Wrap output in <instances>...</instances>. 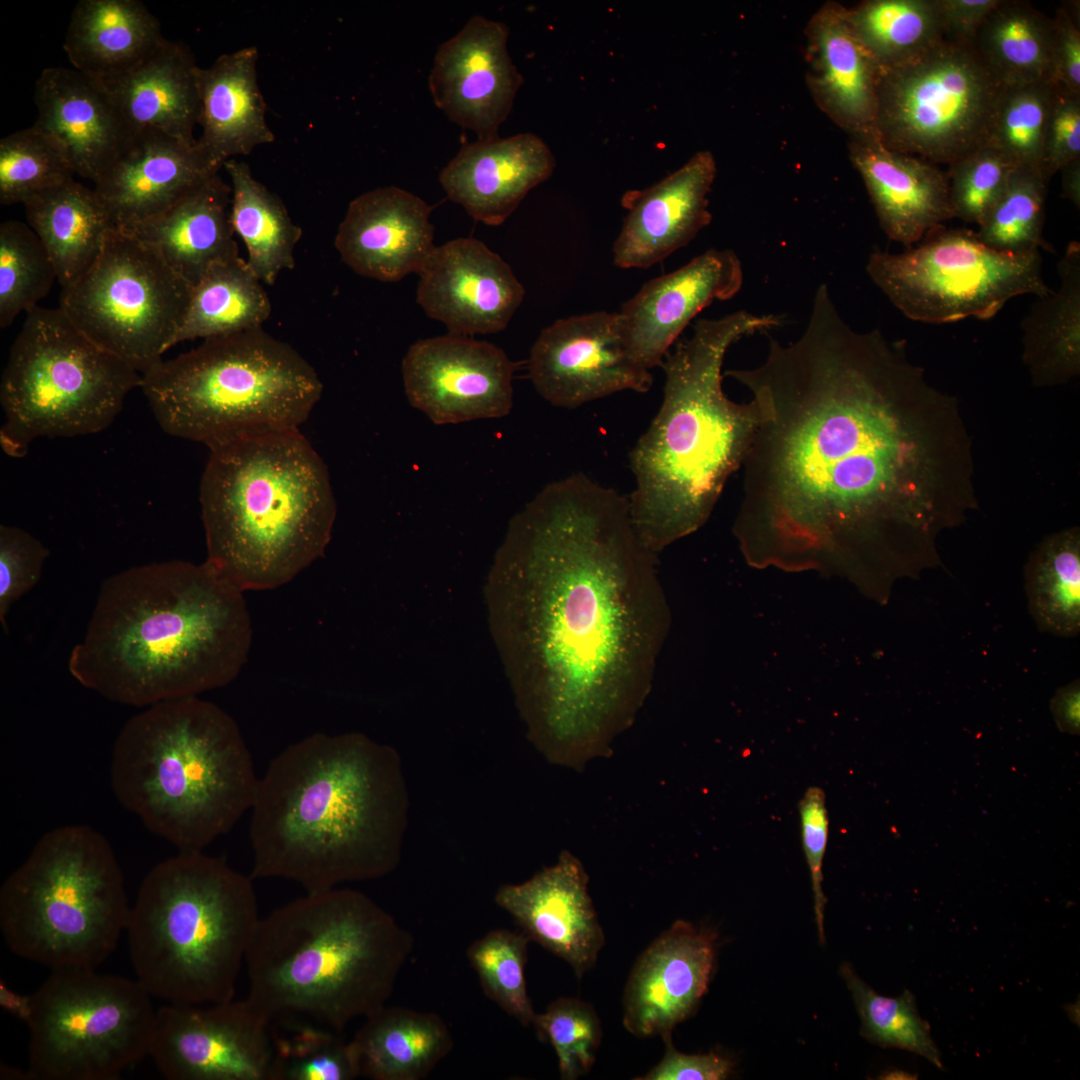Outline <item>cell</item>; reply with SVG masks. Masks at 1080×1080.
<instances>
[{
  "label": "cell",
  "instance_id": "obj_8",
  "mask_svg": "<svg viewBox=\"0 0 1080 1080\" xmlns=\"http://www.w3.org/2000/svg\"><path fill=\"white\" fill-rule=\"evenodd\" d=\"M115 796L179 852H200L251 810L259 779L236 721L198 696L131 717L111 760Z\"/></svg>",
  "mask_w": 1080,
  "mask_h": 1080
},
{
  "label": "cell",
  "instance_id": "obj_54",
  "mask_svg": "<svg viewBox=\"0 0 1080 1080\" xmlns=\"http://www.w3.org/2000/svg\"><path fill=\"white\" fill-rule=\"evenodd\" d=\"M1078 158H1080V94L1053 84V97L1040 168L1051 179L1062 167Z\"/></svg>",
  "mask_w": 1080,
  "mask_h": 1080
},
{
  "label": "cell",
  "instance_id": "obj_16",
  "mask_svg": "<svg viewBox=\"0 0 1080 1080\" xmlns=\"http://www.w3.org/2000/svg\"><path fill=\"white\" fill-rule=\"evenodd\" d=\"M193 287L149 245L113 229L96 263L62 288L59 308L141 375L174 346Z\"/></svg>",
  "mask_w": 1080,
  "mask_h": 1080
},
{
  "label": "cell",
  "instance_id": "obj_2",
  "mask_svg": "<svg viewBox=\"0 0 1080 1080\" xmlns=\"http://www.w3.org/2000/svg\"><path fill=\"white\" fill-rule=\"evenodd\" d=\"M529 739L553 763L607 755L652 687L671 611L629 498L583 473L509 522L485 584Z\"/></svg>",
  "mask_w": 1080,
  "mask_h": 1080
},
{
  "label": "cell",
  "instance_id": "obj_41",
  "mask_svg": "<svg viewBox=\"0 0 1080 1080\" xmlns=\"http://www.w3.org/2000/svg\"><path fill=\"white\" fill-rule=\"evenodd\" d=\"M246 260L216 263L193 287L174 345L262 328L269 318V297Z\"/></svg>",
  "mask_w": 1080,
  "mask_h": 1080
},
{
  "label": "cell",
  "instance_id": "obj_45",
  "mask_svg": "<svg viewBox=\"0 0 1080 1080\" xmlns=\"http://www.w3.org/2000/svg\"><path fill=\"white\" fill-rule=\"evenodd\" d=\"M272 1022L271 1080H352L360 1076L351 1041L341 1032L298 1019Z\"/></svg>",
  "mask_w": 1080,
  "mask_h": 1080
},
{
  "label": "cell",
  "instance_id": "obj_20",
  "mask_svg": "<svg viewBox=\"0 0 1080 1080\" xmlns=\"http://www.w3.org/2000/svg\"><path fill=\"white\" fill-rule=\"evenodd\" d=\"M508 36L504 23L475 15L434 56L429 90L435 105L478 140L498 137L523 82Z\"/></svg>",
  "mask_w": 1080,
  "mask_h": 1080
},
{
  "label": "cell",
  "instance_id": "obj_48",
  "mask_svg": "<svg viewBox=\"0 0 1080 1080\" xmlns=\"http://www.w3.org/2000/svg\"><path fill=\"white\" fill-rule=\"evenodd\" d=\"M1052 97L1050 81L1001 85L987 141L1016 166L1040 167Z\"/></svg>",
  "mask_w": 1080,
  "mask_h": 1080
},
{
  "label": "cell",
  "instance_id": "obj_34",
  "mask_svg": "<svg viewBox=\"0 0 1080 1080\" xmlns=\"http://www.w3.org/2000/svg\"><path fill=\"white\" fill-rule=\"evenodd\" d=\"M258 57L255 46L244 47L196 70L201 127L197 141L222 168L226 161L275 140L258 84Z\"/></svg>",
  "mask_w": 1080,
  "mask_h": 1080
},
{
  "label": "cell",
  "instance_id": "obj_26",
  "mask_svg": "<svg viewBox=\"0 0 1080 1080\" xmlns=\"http://www.w3.org/2000/svg\"><path fill=\"white\" fill-rule=\"evenodd\" d=\"M717 167L710 151H699L654 185L627 192L628 210L613 246L620 268H648L688 245L712 219L708 195Z\"/></svg>",
  "mask_w": 1080,
  "mask_h": 1080
},
{
  "label": "cell",
  "instance_id": "obj_18",
  "mask_svg": "<svg viewBox=\"0 0 1080 1080\" xmlns=\"http://www.w3.org/2000/svg\"><path fill=\"white\" fill-rule=\"evenodd\" d=\"M528 371L537 393L566 409L621 391L645 393L653 384L650 370L626 349L618 312L556 320L534 342Z\"/></svg>",
  "mask_w": 1080,
  "mask_h": 1080
},
{
  "label": "cell",
  "instance_id": "obj_43",
  "mask_svg": "<svg viewBox=\"0 0 1080 1080\" xmlns=\"http://www.w3.org/2000/svg\"><path fill=\"white\" fill-rule=\"evenodd\" d=\"M844 16L879 70L907 63L944 39L935 0H866L845 7Z\"/></svg>",
  "mask_w": 1080,
  "mask_h": 1080
},
{
  "label": "cell",
  "instance_id": "obj_37",
  "mask_svg": "<svg viewBox=\"0 0 1080 1080\" xmlns=\"http://www.w3.org/2000/svg\"><path fill=\"white\" fill-rule=\"evenodd\" d=\"M29 226L47 250L65 288L96 263L115 229L94 189L74 179L24 202Z\"/></svg>",
  "mask_w": 1080,
  "mask_h": 1080
},
{
  "label": "cell",
  "instance_id": "obj_9",
  "mask_svg": "<svg viewBox=\"0 0 1080 1080\" xmlns=\"http://www.w3.org/2000/svg\"><path fill=\"white\" fill-rule=\"evenodd\" d=\"M251 876L222 857L178 852L143 879L126 928L136 979L170 1004L234 998L261 916Z\"/></svg>",
  "mask_w": 1080,
  "mask_h": 1080
},
{
  "label": "cell",
  "instance_id": "obj_36",
  "mask_svg": "<svg viewBox=\"0 0 1080 1080\" xmlns=\"http://www.w3.org/2000/svg\"><path fill=\"white\" fill-rule=\"evenodd\" d=\"M350 1041L360 1076L373 1080L425 1079L454 1046L438 1014L387 1005L367 1016Z\"/></svg>",
  "mask_w": 1080,
  "mask_h": 1080
},
{
  "label": "cell",
  "instance_id": "obj_14",
  "mask_svg": "<svg viewBox=\"0 0 1080 1080\" xmlns=\"http://www.w3.org/2000/svg\"><path fill=\"white\" fill-rule=\"evenodd\" d=\"M866 271L904 316L932 324L988 320L1016 296L1051 292L1040 251L1000 252L974 231L944 226L902 253L873 252Z\"/></svg>",
  "mask_w": 1080,
  "mask_h": 1080
},
{
  "label": "cell",
  "instance_id": "obj_52",
  "mask_svg": "<svg viewBox=\"0 0 1080 1080\" xmlns=\"http://www.w3.org/2000/svg\"><path fill=\"white\" fill-rule=\"evenodd\" d=\"M1016 165L985 142L950 164V204L954 217L979 225L1002 195Z\"/></svg>",
  "mask_w": 1080,
  "mask_h": 1080
},
{
  "label": "cell",
  "instance_id": "obj_30",
  "mask_svg": "<svg viewBox=\"0 0 1080 1080\" xmlns=\"http://www.w3.org/2000/svg\"><path fill=\"white\" fill-rule=\"evenodd\" d=\"M849 155L889 239L912 247L954 218L948 179L936 165L889 149L876 134L849 137Z\"/></svg>",
  "mask_w": 1080,
  "mask_h": 1080
},
{
  "label": "cell",
  "instance_id": "obj_25",
  "mask_svg": "<svg viewBox=\"0 0 1080 1080\" xmlns=\"http://www.w3.org/2000/svg\"><path fill=\"white\" fill-rule=\"evenodd\" d=\"M582 863L563 851L557 862L520 884L502 885L495 903L523 933L568 963L581 978L596 962L605 937Z\"/></svg>",
  "mask_w": 1080,
  "mask_h": 1080
},
{
  "label": "cell",
  "instance_id": "obj_12",
  "mask_svg": "<svg viewBox=\"0 0 1080 1080\" xmlns=\"http://www.w3.org/2000/svg\"><path fill=\"white\" fill-rule=\"evenodd\" d=\"M142 375L83 334L58 308L26 313L0 383V445L22 458L41 437H75L108 428Z\"/></svg>",
  "mask_w": 1080,
  "mask_h": 1080
},
{
  "label": "cell",
  "instance_id": "obj_57",
  "mask_svg": "<svg viewBox=\"0 0 1080 1080\" xmlns=\"http://www.w3.org/2000/svg\"><path fill=\"white\" fill-rule=\"evenodd\" d=\"M665 1053L662 1060L639 1080H721L726 1079L733 1068L730 1059L711 1052L709 1054H684L675 1049L671 1037L664 1038Z\"/></svg>",
  "mask_w": 1080,
  "mask_h": 1080
},
{
  "label": "cell",
  "instance_id": "obj_61",
  "mask_svg": "<svg viewBox=\"0 0 1080 1080\" xmlns=\"http://www.w3.org/2000/svg\"><path fill=\"white\" fill-rule=\"evenodd\" d=\"M1 1005L26 1022L31 1008V995L21 996L1 985Z\"/></svg>",
  "mask_w": 1080,
  "mask_h": 1080
},
{
  "label": "cell",
  "instance_id": "obj_7",
  "mask_svg": "<svg viewBox=\"0 0 1080 1080\" xmlns=\"http://www.w3.org/2000/svg\"><path fill=\"white\" fill-rule=\"evenodd\" d=\"M200 483L205 562L245 591L287 584L324 555L336 518L326 464L300 429L209 448Z\"/></svg>",
  "mask_w": 1080,
  "mask_h": 1080
},
{
  "label": "cell",
  "instance_id": "obj_19",
  "mask_svg": "<svg viewBox=\"0 0 1080 1080\" xmlns=\"http://www.w3.org/2000/svg\"><path fill=\"white\" fill-rule=\"evenodd\" d=\"M513 373L501 348L451 333L415 342L402 362L408 401L438 425L508 415Z\"/></svg>",
  "mask_w": 1080,
  "mask_h": 1080
},
{
  "label": "cell",
  "instance_id": "obj_38",
  "mask_svg": "<svg viewBox=\"0 0 1080 1080\" xmlns=\"http://www.w3.org/2000/svg\"><path fill=\"white\" fill-rule=\"evenodd\" d=\"M1058 290L1037 297L1021 321L1022 361L1034 387L1068 383L1080 374V244L1072 241L1057 265Z\"/></svg>",
  "mask_w": 1080,
  "mask_h": 1080
},
{
  "label": "cell",
  "instance_id": "obj_59",
  "mask_svg": "<svg viewBox=\"0 0 1080 1080\" xmlns=\"http://www.w3.org/2000/svg\"><path fill=\"white\" fill-rule=\"evenodd\" d=\"M1051 711L1062 732L1078 735L1080 730L1079 680L1059 688L1051 699Z\"/></svg>",
  "mask_w": 1080,
  "mask_h": 1080
},
{
  "label": "cell",
  "instance_id": "obj_33",
  "mask_svg": "<svg viewBox=\"0 0 1080 1080\" xmlns=\"http://www.w3.org/2000/svg\"><path fill=\"white\" fill-rule=\"evenodd\" d=\"M232 188L219 173L163 213L124 231L149 245L192 287L211 266L236 259Z\"/></svg>",
  "mask_w": 1080,
  "mask_h": 1080
},
{
  "label": "cell",
  "instance_id": "obj_55",
  "mask_svg": "<svg viewBox=\"0 0 1080 1080\" xmlns=\"http://www.w3.org/2000/svg\"><path fill=\"white\" fill-rule=\"evenodd\" d=\"M798 807L802 844L810 871L814 895L818 936L820 942L824 943V910L827 899L822 889V865L827 846L829 820L823 789L818 786L809 787L800 800Z\"/></svg>",
  "mask_w": 1080,
  "mask_h": 1080
},
{
  "label": "cell",
  "instance_id": "obj_44",
  "mask_svg": "<svg viewBox=\"0 0 1080 1080\" xmlns=\"http://www.w3.org/2000/svg\"><path fill=\"white\" fill-rule=\"evenodd\" d=\"M1049 181L1040 167L1015 166L1002 195L978 225L979 240L1011 254L1054 251L1043 236Z\"/></svg>",
  "mask_w": 1080,
  "mask_h": 1080
},
{
  "label": "cell",
  "instance_id": "obj_27",
  "mask_svg": "<svg viewBox=\"0 0 1080 1080\" xmlns=\"http://www.w3.org/2000/svg\"><path fill=\"white\" fill-rule=\"evenodd\" d=\"M431 210L420 197L399 187L367 191L350 202L335 246L361 276L395 282L419 274L436 247Z\"/></svg>",
  "mask_w": 1080,
  "mask_h": 1080
},
{
  "label": "cell",
  "instance_id": "obj_35",
  "mask_svg": "<svg viewBox=\"0 0 1080 1080\" xmlns=\"http://www.w3.org/2000/svg\"><path fill=\"white\" fill-rule=\"evenodd\" d=\"M165 38L158 20L137 0H80L64 50L74 69L101 81L138 64Z\"/></svg>",
  "mask_w": 1080,
  "mask_h": 1080
},
{
  "label": "cell",
  "instance_id": "obj_50",
  "mask_svg": "<svg viewBox=\"0 0 1080 1080\" xmlns=\"http://www.w3.org/2000/svg\"><path fill=\"white\" fill-rule=\"evenodd\" d=\"M529 940L524 933L494 929L467 949V959L485 995L526 1027L533 1025L537 1014L524 976Z\"/></svg>",
  "mask_w": 1080,
  "mask_h": 1080
},
{
  "label": "cell",
  "instance_id": "obj_13",
  "mask_svg": "<svg viewBox=\"0 0 1080 1080\" xmlns=\"http://www.w3.org/2000/svg\"><path fill=\"white\" fill-rule=\"evenodd\" d=\"M151 998L137 979L51 970L31 995L28 1078L118 1079L150 1055L157 1022Z\"/></svg>",
  "mask_w": 1080,
  "mask_h": 1080
},
{
  "label": "cell",
  "instance_id": "obj_58",
  "mask_svg": "<svg viewBox=\"0 0 1080 1080\" xmlns=\"http://www.w3.org/2000/svg\"><path fill=\"white\" fill-rule=\"evenodd\" d=\"M1001 0H935L945 40L972 44L988 14Z\"/></svg>",
  "mask_w": 1080,
  "mask_h": 1080
},
{
  "label": "cell",
  "instance_id": "obj_32",
  "mask_svg": "<svg viewBox=\"0 0 1080 1080\" xmlns=\"http://www.w3.org/2000/svg\"><path fill=\"white\" fill-rule=\"evenodd\" d=\"M197 67L185 46L165 39L135 66L96 81L132 132L153 129L195 143L200 116Z\"/></svg>",
  "mask_w": 1080,
  "mask_h": 1080
},
{
  "label": "cell",
  "instance_id": "obj_46",
  "mask_svg": "<svg viewBox=\"0 0 1080 1080\" xmlns=\"http://www.w3.org/2000/svg\"><path fill=\"white\" fill-rule=\"evenodd\" d=\"M840 973L851 992L864 1038L881 1047L908 1050L944 1069L930 1025L920 1017L911 991L905 989L898 997H885L866 984L848 963L841 965Z\"/></svg>",
  "mask_w": 1080,
  "mask_h": 1080
},
{
  "label": "cell",
  "instance_id": "obj_15",
  "mask_svg": "<svg viewBox=\"0 0 1080 1080\" xmlns=\"http://www.w3.org/2000/svg\"><path fill=\"white\" fill-rule=\"evenodd\" d=\"M1000 87L972 44L943 39L879 70L877 137L889 149L950 165L987 142Z\"/></svg>",
  "mask_w": 1080,
  "mask_h": 1080
},
{
  "label": "cell",
  "instance_id": "obj_53",
  "mask_svg": "<svg viewBox=\"0 0 1080 1080\" xmlns=\"http://www.w3.org/2000/svg\"><path fill=\"white\" fill-rule=\"evenodd\" d=\"M49 550L25 530L0 527V622L7 632L6 618L12 606L39 581Z\"/></svg>",
  "mask_w": 1080,
  "mask_h": 1080
},
{
  "label": "cell",
  "instance_id": "obj_39",
  "mask_svg": "<svg viewBox=\"0 0 1080 1080\" xmlns=\"http://www.w3.org/2000/svg\"><path fill=\"white\" fill-rule=\"evenodd\" d=\"M223 168L231 181V223L247 248L246 262L262 283L273 285L281 271L294 268L302 229L281 199L255 179L247 163L230 159Z\"/></svg>",
  "mask_w": 1080,
  "mask_h": 1080
},
{
  "label": "cell",
  "instance_id": "obj_6",
  "mask_svg": "<svg viewBox=\"0 0 1080 1080\" xmlns=\"http://www.w3.org/2000/svg\"><path fill=\"white\" fill-rule=\"evenodd\" d=\"M413 949L412 935L367 895L306 892L260 918L245 959L247 998L272 1021L342 1032L386 1005Z\"/></svg>",
  "mask_w": 1080,
  "mask_h": 1080
},
{
  "label": "cell",
  "instance_id": "obj_29",
  "mask_svg": "<svg viewBox=\"0 0 1080 1080\" xmlns=\"http://www.w3.org/2000/svg\"><path fill=\"white\" fill-rule=\"evenodd\" d=\"M34 101L38 111L34 126L62 147L75 174L94 183L134 133L104 88L74 68L43 70Z\"/></svg>",
  "mask_w": 1080,
  "mask_h": 1080
},
{
  "label": "cell",
  "instance_id": "obj_24",
  "mask_svg": "<svg viewBox=\"0 0 1080 1080\" xmlns=\"http://www.w3.org/2000/svg\"><path fill=\"white\" fill-rule=\"evenodd\" d=\"M221 168L198 141L145 129L133 133L94 190L115 229L125 230L168 210Z\"/></svg>",
  "mask_w": 1080,
  "mask_h": 1080
},
{
  "label": "cell",
  "instance_id": "obj_23",
  "mask_svg": "<svg viewBox=\"0 0 1080 1080\" xmlns=\"http://www.w3.org/2000/svg\"><path fill=\"white\" fill-rule=\"evenodd\" d=\"M714 933L677 920L639 956L625 986L623 1025L636 1037H671L706 993Z\"/></svg>",
  "mask_w": 1080,
  "mask_h": 1080
},
{
  "label": "cell",
  "instance_id": "obj_4",
  "mask_svg": "<svg viewBox=\"0 0 1080 1080\" xmlns=\"http://www.w3.org/2000/svg\"><path fill=\"white\" fill-rule=\"evenodd\" d=\"M243 594L205 561L154 562L112 575L69 671L103 697L140 707L224 687L251 649Z\"/></svg>",
  "mask_w": 1080,
  "mask_h": 1080
},
{
  "label": "cell",
  "instance_id": "obj_5",
  "mask_svg": "<svg viewBox=\"0 0 1080 1080\" xmlns=\"http://www.w3.org/2000/svg\"><path fill=\"white\" fill-rule=\"evenodd\" d=\"M780 324L778 316L745 310L699 319L667 353L661 406L629 455L631 520L654 554L701 528L743 465L761 416L753 399L736 403L725 395L723 362L734 343Z\"/></svg>",
  "mask_w": 1080,
  "mask_h": 1080
},
{
  "label": "cell",
  "instance_id": "obj_17",
  "mask_svg": "<svg viewBox=\"0 0 1080 1080\" xmlns=\"http://www.w3.org/2000/svg\"><path fill=\"white\" fill-rule=\"evenodd\" d=\"M272 1022L248 998L166 1003L149 1056L169 1080H271Z\"/></svg>",
  "mask_w": 1080,
  "mask_h": 1080
},
{
  "label": "cell",
  "instance_id": "obj_56",
  "mask_svg": "<svg viewBox=\"0 0 1080 1080\" xmlns=\"http://www.w3.org/2000/svg\"><path fill=\"white\" fill-rule=\"evenodd\" d=\"M1057 9L1052 18L1051 83L1080 94V29L1076 4Z\"/></svg>",
  "mask_w": 1080,
  "mask_h": 1080
},
{
  "label": "cell",
  "instance_id": "obj_60",
  "mask_svg": "<svg viewBox=\"0 0 1080 1080\" xmlns=\"http://www.w3.org/2000/svg\"><path fill=\"white\" fill-rule=\"evenodd\" d=\"M1062 175V194L1077 208L1080 205V158L1075 159L1060 169Z\"/></svg>",
  "mask_w": 1080,
  "mask_h": 1080
},
{
  "label": "cell",
  "instance_id": "obj_47",
  "mask_svg": "<svg viewBox=\"0 0 1080 1080\" xmlns=\"http://www.w3.org/2000/svg\"><path fill=\"white\" fill-rule=\"evenodd\" d=\"M58 281L55 266L33 229L9 220L0 225V327L29 312Z\"/></svg>",
  "mask_w": 1080,
  "mask_h": 1080
},
{
  "label": "cell",
  "instance_id": "obj_42",
  "mask_svg": "<svg viewBox=\"0 0 1080 1080\" xmlns=\"http://www.w3.org/2000/svg\"><path fill=\"white\" fill-rule=\"evenodd\" d=\"M1028 610L1039 631L1061 637L1080 632V529L1046 536L1025 566Z\"/></svg>",
  "mask_w": 1080,
  "mask_h": 1080
},
{
  "label": "cell",
  "instance_id": "obj_62",
  "mask_svg": "<svg viewBox=\"0 0 1080 1080\" xmlns=\"http://www.w3.org/2000/svg\"><path fill=\"white\" fill-rule=\"evenodd\" d=\"M880 1076L881 1077H879V1078H882V1079H916L917 1078V1075L910 1074L908 1072H905V1071H902V1070H899V1069H889V1070L883 1072Z\"/></svg>",
  "mask_w": 1080,
  "mask_h": 1080
},
{
  "label": "cell",
  "instance_id": "obj_22",
  "mask_svg": "<svg viewBox=\"0 0 1080 1080\" xmlns=\"http://www.w3.org/2000/svg\"><path fill=\"white\" fill-rule=\"evenodd\" d=\"M742 284L737 254L715 248L645 283L618 312L629 355L645 369L662 366L691 320L714 301L733 298Z\"/></svg>",
  "mask_w": 1080,
  "mask_h": 1080
},
{
  "label": "cell",
  "instance_id": "obj_28",
  "mask_svg": "<svg viewBox=\"0 0 1080 1080\" xmlns=\"http://www.w3.org/2000/svg\"><path fill=\"white\" fill-rule=\"evenodd\" d=\"M555 166L551 149L540 137L521 133L464 145L441 170L439 182L473 219L497 226Z\"/></svg>",
  "mask_w": 1080,
  "mask_h": 1080
},
{
  "label": "cell",
  "instance_id": "obj_10",
  "mask_svg": "<svg viewBox=\"0 0 1080 1080\" xmlns=\"http://www.w3.org/2000/svg\"><path fill=\"white\" fill-rule=\"evenodd\" d=\"M161 429L208 449L244 436L299 429L323 384L289 344L262 328L205 339L142 374Z\"/></svg>",
  "mask_w": 1080,
  "mask_h": 1080
},
{
  "label": "cell",
  "instance_id": "obj_21",
  "mask_svg": "<svg viewBox=\"0 0 1080 1080\" xmlns=\"http://www.w3.org/2000/svg\"><path fill=\"white\" fill-rule=\"evenodd\" d=\"M419 276L417 302L461 336L503 330L525 295L511 267L472 237L436 246Z\"/></svg>",
  "mask_w": 1080,
  "mask_h": 1080
},
{
  "label": "cell",
  "instance_id": "obj_49",
  "mask_svg": "<svg viewBox=\"0 0 1080 1080\" xmlns=\"http://www.w3.org/2000/svg\"><path fill=\"white\" fill-rule=\"evenodd\" d=\"M62 147L36 126L0 141V203L24 204L31 197L73 179Z\"/></svg>",
  "mask_w": 1080,
  "mask_h": 1080
},
{
  "label": "cell",
  "instance_id": "obj_51",
  "mask_svg": "<svg viewBox=\"0 0 1080 1080\" xmlns=\"http://www.w3.org/2000/svg\"><path fill=\"white\" fill-rule=\"evenodd\" d=\"M533 1026L541 1040L553 1046L561 1079L575 1080L589 1072L601 1040L600 1020L591 1004L558 998L536 1014Z\"/></svg>",
  "mask_w": 1080,
  "mask_h": 1080
},
{
  "label": "cell",
  "instance_id": "obj_1",
  "mask_svg": "<svg viewBox=\"0 0 1080 1080\" xmlns=\"http://www.w3.org/2000/svg\"><path fill=\"white\" fill-rule=\"evenodd\" d=\"M724 375L761 416L733 524L750 566L840 576L885 604L896 580L940 563L939 536L978 508L958 399L903 341L847 324L826 284L795 342L768 336L760 366Z\"/></svg>",
  "mask_w": 1080,
  "mask_h": 1080
},
{
  "label": "cell",
  "instance_id": "obj_11",
  "mask_svg": "<svg viewBox=\"0 0 1080 1080\" xmlns=\"http://www.w3.org/2000/svg\"><path fill=\"white\" fill-rule=\"evenodd\" d=\"M131 907L107 839L87 825L46 832L0 889V929L15 955L96 969L126 932Z\"/></svg>",
  "mask_w": 1080,
  "mask_h": 1080
},
{
  "label": "cell",
  "instance_id": "obj_31",
  "mask_svg": "<svg viewBox=\"0 0 1080 1080\" xmlns=\"http://www.w3.org/2000/svg\"><path fill=\"white\" fill-rule=\"evenodd\" d=\"M844 8L826 2L808 21L806 81L817 106L849 137L873 135L879 68L849 28Z\"/></svg>",
  "mask_w": 1080,
  "mask_h": 1080
},
{
  "label": "cell",
  "instance_id": "obj_3",
  "mask_svg": "<svg viewBox=\"0 0 1080 1080\" xmlns=\"http://www.w3.org/2000/svg\"><path fill=\"white\" fill-rule=\"evenodd\" d=\"M408 805L394 748L357 732L307 736L259 779L250 876L306 892L383 877L399 864Z\"/></svg>",
  "mask_w": 1080,
  "mask_h": 1080
},
{
  "label": "cell",
  "instance_id": "obj_40",
  "mask_svg": "<svg viewBox=\"0 0 1080 1080\" xmlns=\"http://www.w3.org/2000/svg\"><path fill=\"white\" fill-rule=\"evenodd\" d=\"M1052 18L1027 1L1001 0L979 27L972 46L1001 84L1050 81Z\"/></svg>",
  "mask_w": 1080,
  "mask_h": 1080
}]
</instances>
